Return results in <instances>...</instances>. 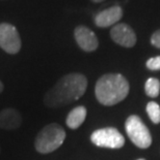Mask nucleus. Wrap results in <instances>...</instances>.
Returning <instances> with one entry per match:
<instances>
[{"mask_svg": "<svg viewBox=\"0 0 160 160\" xmlns=\"http://www.w3.org/2000/svg\"><path fill=\"white\" fill-rule=\"evenodd\" d=\"M87 87L86 78L81 73H69L47 92L44 102L49 108H62L78 100L84 94Z\"/></svg>", "mask_w": 160, "mask_h": 160, "instance_id": "f257e3e1", "label": "nucleus"}, {"mask_svg": "<svg viewBox=\"0 0 160 160\" xmlns=\"http://www.w3.org/2000/svg\"><path fill=\"white\" fill-rule=\"evenodd\" d=\"M129 83L127 79L120 73H107L97 81L95 94L97 100L103 105L111 107L128 96Z\"/></svg>", "mask_w": 160, "mask_h": 160, "instance_id": "f03ea898", "label": "nucleus"}, {"mask_svg": "<svg viewBox=\"0 0 160 160\" xmlns=\"http://www.w3.org/2000/svg\"><path fill=\"white\" fill-rule=\"evenodd\" d=\"M66 139V131L60 125L52 123L46 125L37 133L35 147L41 154H48L58 149Z\"/></svg>", "mask_w": 160, "mask_h": 160, "instance_id": "7ed1b4c3", "label": "nucleus"}, {"mask_svg": "<svg viewBox=\"0 0 160 160\" xmlns=\"http://www.w3.org/2000/svg\"><path fill=\"white\" fill-rule=\"evenodd\" d=\"M125 129L128 138L136 147L147 149L152 144V135L148 127L138 116L131 115L125 122Z\"/></svg>", "mask_w": 160, "mask_h": 160, "instance_id": "20e7f679", "label": "nucleus"}, {"mask_svg": "<svg viewBox=\"0 0 160 160\" xmlns=\"http://www.w3.org/2000/svg\"><path fill=\"white\" fill-rule=\"evenodd\" d=\"M91 141L97 147L120 149L125 144V138L118 129L113 127H106L97 129L91 135Z\"/></svg>", "mask_w": 160, "mask_h": 160, "instance_id": "39448f33", "label": "nucleus"}, {"mask_svg": "<svg viewBox=\"0 0 160 160\" xmlns=\"http://www.w3.org/2000/svg\"><path fill=\"white\" fill-rule=\"evenodd\" d=\"M0 48L8 54H17L21 49V38L16 27L8 23L0 24Z\"/></svg>", "mask_w": 160, "mask_h": 160, "instance_id": "423d86ee", "label": "nucleus"}, {"mask_svg": "<svg viewBox=\"0 0 160 160\" xmlns=\"http://www.w3.org/2000/svg\"><path fill=\"white\" fill-rule=\"evenodd\" d=\"M110 36L115 43L125 48H132L136 43V34L134 30L125 23L117 24L112 27Z\"/></svg>", "mask_w": 160, "mask_h": 160, "instance_id": "0eeeda50", "label": "nucleus"}, {"mask_svg": "<svg viewBox=\"0 0 160 160\" xmlns=\"http://www.w3.org/2000/svg\"><path fill=\"white\" fill-rule=\"evenodd\" d=\"M75 39L81 49L86 52H93L97 50L99 42L96 34L86 26H78L74 31Z\"/></svg>", "mask_w": 160, "mask_h": 160, "instance_id": "6e6552de", "label": "nucleus"}, {"mask_svg": "<svg viewBox=\"0 0 160 160\" xmlns=\"http://www.w3.org/2000/svg\"><path fill=\"white\" fill-rule=\"evenodd\" d=\"M123 17V8L119 5L104 9L95 17V24L101 28H106L117 24Z\"/></svg>", "mask_w": 160, "mask_h": 160, "instance_id": "1a4fd4ad", "label": "nucleus"}, {"mask_svg": "<svg viewBox=\"0 0 160 160\" xmlns=\"http://www.w3.org/2000/svg\"><path fill=\"white\" fill-rule=\"evenodd\" d=\"M22 123V117L14 108H4L0 112V128L5 130H16Z\"/></svg>", "mask_w": 160, "mask_h": 160, "instance_id": "9d476101", "label": "nucleus"}, {"mask_svg": "<svg viewBox=\"0 0 160 160\" xmlns=\"http://www.w3.org/2000/svg\"><path fill=\"white\" fill-rule=\"evenodd\" d=\"M86 118V108L82 107V105H79V107L73 108L69 113L66 120V124L71 129H77L83 124Z\"/></svg>", "mask_w": 160, "mask_h": 160, "instance_id": "9b49d317", "label": "nucleus"}, {"mask_svg": "<svg viewBox=\"0 0 160 160\" xmlns=\"http://www.w3.org/2000/svg\"><path fill=\"white\" fill-rule=\"evenodd\" d=\"M145 92L149 97L155 98L159 95L160 82L156 78H150L145 84Z\"/></svg>", "mask_w": 160, "mask_h": 160, "instance_id": "f8f14e48", "label": "nucleus"}, {"mask_svg": "<svg viewBox=\"0 0 160 160\" xmlns=\"http://www.w3.org/2000/svg\"><path fill=\"white\" fill-rule=\"evenodd\" d=\"M147 114L149 118L151 119V121L154 124H159L160 123V105L155 102V101H151L147 104Z\"/></svg>", "mask_w": 160, "mask_h": 160, "instance_id": "ddd939ff", "label": "nucleus"}, {"mask_svg": "<svg viewBox=\"0 0 160 160\" xmlns=\"http://www.w3.org/2000/svg\"><path fill=\"white\" fill-rule=\"evenodd\" d=\"M146 66L151 70H160V56L150 58L146 63Z\"/></svg>", "mask_w": 160, "mask_h": 160, "instance_id": "4468645a", "label": "nucleus"}, {"mask_svg": "<svg viewBox=\"0 0 160 160\" xmlns=\"http://www.w3.org/2000/svg\"><path fill=\"white\" fill-rule=\"evenodd\" d=\"M151 43L154 47L160 49V29L153 33V35L151 36Z\"/></svg>", "mask_w": 160, "mask_h": 160, "instance_id": "2eb2a0df", "label": "nucleus"}, {"mask_svg": "<svg viewBox=\"0 0 160 160\" xmlns=\"http://www.w3.org/2000/svg\"><path fill=\"white\" fill-rule=\"evenodd\" d=\"M2 90H3V84L0 82V92H2Z\"/></svg>", "mask_w": 160, "mask_h": 160, "instance_id": "dca6fc26", "label": "nucleus"}, {"mask_svg": "<svg viewBox=\"0 0 160 160\" xmlns=\"http://www.w3.org/2000/svg\"><path fill=\"white\" fill-rule=\"evenodd\" d=\"M91 1H94V2H102V1H104V0H91Z\"/></svg>", "mask_w": 160, "mask_h": 160, "instance_id": "f3484780", "label": "nucleus"}, {"mask_svg": "<svg viewBox=\"0 0 160 160\" xmlns=\"http://www.w3.org/2000/svg\"><path fill=\"white\" fill-rule=\"evenodd\" d=\"M138 160H146V159H138Z\"/></svg>", "mask_w": 160, "mask_h": 160, "instance_id": "a211bd4d", "label": "nucleus"}]
</instances>
